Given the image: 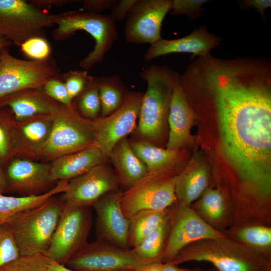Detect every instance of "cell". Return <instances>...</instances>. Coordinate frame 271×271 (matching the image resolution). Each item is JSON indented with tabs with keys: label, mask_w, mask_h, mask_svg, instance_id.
I'll use <instances>...</instances> for the list:
<instances>
[{
	"label": "cell",
	"mask_w": 271,
	"mask_h": 271,
	"mask_svg": "<svg viewBox=\"0 0 271 271\" xmlns=\"http://www.w3.org/2000/svg\"><path fill=\"white\" fill-rule=\"evenodd\" d=\"M203 97L217 122L226 160L254 194L271 191V77L237 68L206 78Z\"/></svg>",
	"instance_id": "6da1fadb"
},
{
	"label": "cell",
	"mask_w": 271,
	"mask_h": 271,
	"mask_svg": "<svg viewBox=\"0 0 271 271\" xmlns=\"http://www.w3.org/2000/svg\"><path fill=\"white\" fill-rule=\"evenodd\" d=\"M179 74L166 65H152L140 77L147 84L132 139L160 147L164 140L171 98Z\"/></svg>",
	"instance_id": "7a4b0ae2"
},
{
	"label": "cell",
	"mask_w": 271,
	"mask_h": 271,
	"mask_svg": "<svg viewBox=\"0 0 271 271\" xmlns=\"http://www.w3.org/2000/svg\"><path fill=\"white\" fill-rule=\"evenodd\" d=\"M190 261L209 262L218 271H265L271 266L269 255L226 236L192 243L170 262L178 265Z\"/></svg>",
	"instance_id": "3957f363"
},
{
	"label": "cell",
	"mask_w": 271,
	"mask_h": 271,
	"mask_svg": "<svg viewBox=\"0 0 271 271\" xmlns=\"http://www.w3.org/2000/svg\"><path fill=\"white\" fill-rule=\"evenodd\" d=\"M63 209L60 199L53 197L39 206L20 213L7 223L21 255H44Z\"/></svg>",
	"instance_id": "277c9868"
},
{
	"label": "cell",
	"mask_w": 271,
	"mask_h": 271,
	"mask_svg": "<svg viewBox=\"0 0 271 271\" xmlns=\"http://www.w3.org/2000/svg\"><path fill=\"white\" fill-rule=\"evenodd\" d=\"M53 33L55 40H65L77 31L87 32L94 40L93 50L79 63L87 70L101 63L117 40L118 32L116 22L108 15L83 11L64 12L57 21Z\"/></svg>",
	"instance_id": "5b68a950"
},
{
	"label": "cell",
	"mask_w": 271,
	"mask_h": 271,
	"mask_svg": "<svg viewBox=\"0 0 271 271\" xmlns=\"http://www.w3.org/2000/svg\"><path fill=\"white\" fill-rule=\"evenodd\" d=\"M93 121L82 118L67 107L54 115L48 139L36 146L42 157L57 159L86 149L94 144Z\"/></svg>",
	"instance_id": "8992f818"
},
{
	"label": "cell",
	"mask_w": 271,
	"mask_h": 271,
	"mask_svg": "<svg viewBox=\"0 0 271 271\" xmlns=\"http://www.w3.org/2000/svg\"><path fill=\"white\" fill-rule=\"evenodd\" d=\"M64 13L48 14L23 0H0V36L20 46L43 37L44 28L56 24Z\"/></svg>",
	"instance_id": "52a82bcc"
},
{
	"label": "cell",
	"mask_w": 271,
	"mask_h": 271,
	"mask_svg": "<svg viewBox=\"0 0 271 271\" xmlns=\"http://www.w3.org/2000/svg\"><path fill=\"white\" fill-rule=\"evenodd\" d=\"M177 174L174 170L148 172L123 191L120 204L125 216L129 219L142 210H164L173 205L176 201L174 183Z\"/></svg>",
	"instance_id": "ba28073f"
},
{
	"label": "cell",
	"mask_w": 271,
	"mask_h": 271,
	"mask_svg": "<svg viewBox=\"0 0 271 271\" xmlns=\"http://www.w3.org/2000/svg\"><path fill=\"white\" fill-rule=\"evenodd\" d=\"M92 225L90 207L64 208L44 255L51 261L65 265L87 243Z\"/></svg>",
	"instance_id": "9c48e42d"
},
{
	"label": "cell",
	"mask_w": 271,
	"mask_h": 271,
	"mask_svg": "<svg viewBox=\"0 0 271 271\" xmlns=\"http://www.w3.org/2000/svg\"><path fill=\"white\" fill-rule=\"evenodd\" d=\"M57 66L50 58L43 60H25L3 49L0 58V99L13 93L42 87L56 76Z\"/></svg>",
	"instance_id": "30bf717a"
},
{
	"label": "cell",
	"mask_w": 271,
	"mask_h": 271,
	"mask_svg": "<svg viewBox=\"0 0 271 271\" xmlns=\"http://www.w3.org/2000/svg\"><path fill=\"white\" fill-rule=\"evenodd\" d=\"M144 265L131 249L96 239L87 242L65 266L76 271H124L136 270Z\"/></svg>",
	"instance_id": "8fae6325"
},
{
	"label": "cell",
	"mask_w": 271,
	"mask_h": 271,
	"mask_svg": "<svg viewBox=\"0 0 271 271\" xmlns=\"http://www.w3.org/2000/svg\"><path fill=\"white\" fill-rule=\"evenodd\" d=\"M225 236L204 220L191 206L178 204L172 215L163 263L171 261L180 251L192 243Z\"/></svg>",
	"instance_id": "7c38bea8"
},
{
	"label": "cell",
	"mask_w": 271,
	"mask_h": 271,
	"mask_svg": "<svg viewBox=\"0 0 271 271\" xmlns=\"http://www.w3.org/2000/svg\"><path fill=\"white\" fill-rule=\"evenodd\" d=\"M143 94L139 91L129 92L118 109L93 120L94 144L107 159L117 143L136 129Z\"/></svg>",
	"instance_id": "4fadbf2b"
},
{
	"label": "cell",
	"mask_w": 271,
	"mask_h": 271,
	"mask_svg": "<svg viewBox=\"0 0 271 271\" xmlns=\"http://www.w3.org/2000/svg\"><path fill=\"white\" fill-rule=\"evenodd\" d=\"M119 189L114 171L105 161L70 180L59 199L64 208L90 207L104 194Z\"/></svg>",
	"instance_id": "5bb4252c"
},
{
	"label": "cell",
	"mask_w": 271,
	"mask_h": 271,
	"mask_svg": "<svg viewBox=\"0 0 271 271\" xmlns=\"http://www.w3.org/2000/svg\"><path fill=\"white\" fill-rule=\"evenodd\" d=\"M172 4L173 0H138L126 17V41L151 45L162 39V24Z\"/></svg>",
	"instance_id": "9a60e30c"
},
{
	"label": "cell",
	"mask_w": 271,
	"mask_h": 271,
	"mask_svg": "<svg viewBox=\"0 0 271 271\" xmlns=\"http://www.w3.org/2000/svg\"><path fill=\"white\" fill-rule=\"evenodd\" d=\"M121 189L107 193L100 198L93 207L96 214L97 239L123 249L129 246V219L120 206Z\"/></svg>",
	"instance_id": "2e32d148"
},
{
	"label": "cell",
	"mask_w": 271,
	"mask_h": 271,
	"mask_svg": "<svg viewBox=\"0 0 271 271\" xmlns=\"http://www.w3.org/2000/svg\"><path fill=\"white\" fill-rule=\"evenodd\" d=\"M50 168L49 164L15 160L9 166L5 174L6 190L18 193L22 196L45 193L43 191L54 182Z\"/></svg>",
	"instance_id": "e0dca14e"
},
{
	"label": "cell",
	"mask_w": 271,
	"mask_h": 271,
	"mask_svg": "<svg viewBox=\"0 0 271 271\" xmlns=\"http://www.w3.org/2000/svg\"><path fill=\"white\" fill-rule=\"evenodd\" d=\"M220 43L221 39L210 33L206 26L203 25L185 37L174 40L162 38L150 45L144 55V59L149 61L175 53H189L192 57L205 56Z\"/></svg>",
	"instance_id": "ac0fdd59"
},
{
	"label": "cell",
	"mask_w": 271,
	"mask_h": 271,
	"mask_svg": "<svg viewBox=\"0 0 271 271\" xmlns=\"http://www.w3.org/2000/svg\"><path fill=\"white\" fill-rule=\"evenodd\" d=\"M195 113L189 104L178 75L173 88L168 116L169 126L166 148L181 150L192 141L191 129Z\"/></svg>",
	"instance_id": "d6986e66"
},
{
	"label": "cell",
	"mask_w": 271,
	"mask_h": 271,
	"mask_svg": "<svg viewBox=\"0 0 271 271\" xmlns=\"http://www.w3.org/2000/svg\"><path fill=\"white\" fill-rule=\"evenodd\" d=\"M29 89L0 99V107L9 106L17 120H24L40 115H54L63 110L45 93Z\"/></svg>",
	"instance_id": "ffe728a7"
},
{
	"label": "cell",
	"mask_w": 271,
	"mask_h": 271,
	"mask_svg": "<svg viewBox=\"0 0 271 271\" xmlns=\"http://www.w3.org/2000/svg\"><path fill=\"white\" fill-rule=\"evenodd\" d=\"M108 159L93 144L81 151L61 156L51 164L50 172L55 181L71 180Z\"/></svg>",
	"instance_id": "44dd1931"
},
{
	"label": "cell",
	"mask_w": 271,
	"mask_h": 271,
	"mask_svg": "<svg viewBox=\"0 0 271 271\" xmlns=\"http://www.w3.org/2000/svg\"><path fill=\"white\" fill-rule=\"evenodd\" d=\"M108 159L120 187L124 190L132 187L148 173L147 167L133 152L126 137L117 143Z\"/></svg>",
	"instance_id": "7402d4cb"
},
{
	"label": "cell",
	"mask_w": 271,
	"mask_h": 271,
	"mask_svg": "<svg viewBox=\"0 0 271 271\" xmlns=\"http://www.w3.org/2000/svg\"><path fill=\"white\" fill-rule=\"evenodd\" d=\"M209 172L204 163L191 161L175 176V193L178 204L191 206L208 188Z\"/></svg>",
	"instance_id": "603a6c76"
},
{
	"label": "cell",
	"mask_w": 271,
	"mask_h": 271,
	"mask_svg": "<svg viewBox=\"0 0 271 271\" xmlns=\"http://www.w3.org/2000/svg\"><path fill=\"white\" fill-rule=\"evenodd\" d=\"M130 146L147 167L148 172L174 170L180 160V150L163 148L149 142L131 139Z\"/></svg>",
	"instance_id": "cb8c5ba5"
},
{
	"label": "cell",
	"mask_w": 271,
	"mask_h": 271,
	"mask_svg": "<svg viewBox=\"0 0 271 271\" xmlns=\"http://www.w3.org/2000/svg\"><path fill=\"white\" fill-rule=\"evenodd\" d=\"M68 184V181H59L51 189L38 195L13 197L0 194V225L7 223L22 212L43 204L56 194L64 192Z\"/></svg>",
	"instance_id": "d4e9b609"
},
{
	"label": "cell",
	"mask_w": 271,
	"mask_h": 271,
	"mask_svg": "<svg viewBox=\"0 0 271 271\" xmlns=\"http://www.w3.org/2000/svg\"><path fill=\"white\" fill-rule=\"evenodd\" d=\"M173 205L164 210H144L129 218V246L132 248L157 229L171 214Z\"/></svg>",
	"instance_id": "484cf974"
},
{
	"label": "cell",
	"mask_w": 271,
	"mask_h": 271,
	"mask_svg": "<svg viewBox=\"0 0 271 271\" xmlns=\"http://www.w3.org/2000/svg\"><path fill=\"white\" fill-rule=\"evenodd\" d=\"M174 207L168 217L137 246L131 248L144 264L163 262V258Z\"/></svg>",
	"instance_id": "4316f807"
},
{
	"label": "cell",
	"mask_w": 271,
	"mask_h": 271,
	"mask_svg": "<svg viewBox=\"0 0 271 271\" xmlns=\"http://www.w3.org/2000/svg\"><path fill=\"white\" fill-rule=\"evenodd\" d=\"M98 88L102 117L118 109L129 93L124 82L117 75L99 78Z\"/></svg>",
	"instance_id": "83f0119b"
},
{
	"label": "cell",
	"mask_w": 271,
	"mask_h": 271,
	"mask_svg": "<svg viewBox=\"0 0 271 271\" xmlns=\"http://www.w3.org/2000/svg\"><path fill=\"white\" fill-rule=\"evenodd\" d=\"M196 204L199 215L206 222L213 224L220 222L225 216V204L223 196L217 189L207 188Z\"/></svg>",
	"instance_id": "f1b7e54d"
},
{
	"label": "cell",
	"mask_w": 271,
	"mask_h": 271,
	"mask_svg": "<svg viewBox=\"0 0 271 271\" xmlns=\"http://www.w3.org/2000/svg\"><path fill=\"white\" fill-rule=\"evenodd\" d=\"M99 78L89 76L87 82L78 95L77 107L84 116L96 119L101 112V103L98 88Z\"/></svg>",
	"instance_id": "f546056e"
},
{
	"label": "cell",
	"mask_w": 271,
	"mask_h": 271,
	"mask_svg": "<svg viewBox=\"0 0 271 271\" xmlns=\"http://www.w3.org/2000/svg\"><path fill=\"white\" fill-rule=\"evenodd\" d=\"M236 237L242 243L269 255L264 248L271 245V229L262 225L248 226L239 229Z\"/></svg>",
	"instance_id": "4dcf8cb0"
},
{
	"label": "cell",
	"mask_w": 271,
	"mask_h": 271,
	"mask_svg": "<svg viewBox=\"0 0 271 271\" xmlns=\"http://www.w3.org/2000/svg\"><path fill=\"white\" fill-rule=\"evenodd\" d=\"M50 260L43 254L20 255L0 271H49Z\"/></svg>",
	"instance_id": "1f68e13d"
},
{
	"label": "cell",
	"mask_w": 271,
	"mask_h": 271,
	"mask_svg": "<svg viewBox=\"0 0 271 271\" xmlns=\"http://www.w3.org/2000/svg\"><path fill=\"white\" fill-rule=\"evenodd\" d=\"M21 255L14 234L7 223L0 225V268Z\"/></svg>",
	"instance_id": "d6a6232c"
},
{
	"label": "cell",
	"mask_w": 271,
	"mask_h": 271,
	"mask_svg": "<svg viewBox=\"0 0 271 271\" xmlns=\"http://www.w3.org/2000/svg\"><path fill=\"white\" fill-rule=\"evenodd\" d=\"M54 115H48L45 119L35 120L24 125L22 128L24 136L30 142L36 143V146L44 143L50 133Z\"/></svg>",
	"instance_id": "836d02e7"
},
{
	"label": "cell",
	"mask_w": 271,
	"mask_h": 271,
	"mask_svg": "<svg viewBox=\"0 0 271 271\" xmlns=\"http://www.w3.org/2000/svg\"><path fill=\"white\" fill-rule=\"evenodd\" d=\"M21 51L34 60H43L50 57L51 48L43 37H35L25 41L21 46Z\"/></svg>",
	"instance_id": "e575fe53"
},
{
	"label": "cell",
	"mask_w": 271,
	"mask_h": 271,
	"mask_svg": "<svg viewBox=\"0 0 271 271\" xmlns=\"http://www.w3.org/2000/svg\"><path fill=\"white\" fill-rule=\"evenodd\" d=\"M207 0H173L171 15H185L192 21L200 18L203 12L202 6Z\"/></svg>",
	"instance_id": "d590c367"
},
{
	"label": "cell",
	"mask_w": 271,
	"mask_h": 271,
	"mask_svg": "<svg viewBox=\"0 0 271 271\" xmlns=\"http://www.w3.org/2000/svg\"><path fill=\"white\" fill-rule=\"evenodd\" d=\"M85 70H71L64 75V82L71 99L78 96L83 90L89 77Z\"/></svg>",
	"instance_id": "8d00e7d4"
},
{
	"label": "cell",
	"mask_w": 271,
	"mask_h": 271,
	"mask_svg": "<svg viewBox=\"0 0 271 271\" xmlns=\"http://www.w3.org/2000/svg\"><path fill=\"white\" fill-rule=\"evenodd\" d=\"M43 87L44 93L47 96L65 106L73 108L72 99L69 96L64 83L57 78L56 76L47 81Z\"/></svg>",
	"instance_id": "74e56055"
},
{
	"label": "cell",
	"mask_w": 271,
	"mask_h": 271,
	"mask_svg": "<svg viewBox=\"0 0 271 271\" xmlns=\"http://www.w3.org/2000/svg\"><path fill=\"white\" fill-rule=\"evenodd\" d=\"M138 0H115L109 15L116 21H121L126 17Z\"/></svg>",
	"instance_id": "f35d334b"
},
{
	"label": "cell",
	"mask_w": 271,
	"mask_h": 271,
	"mask_svg": "<svg viewBox=\"0 0 271 271\" xmlns=\"http://www.w3.org/2000/svg\"><path fill=\"white\" fill-rule=\"evenodd\" d=\"M115 0H85L81 11L97 14L111 10Z\"/></svg>",
	"instance_id": "ab89813d"
},
{
	"label": "cell",
	"mask_w": 271,
	"mask_h": 271,
	"mask_svg": "<svg viewBox=\"0 0 271 271\" xmlns=\"http://www.w3.org/2000/svg\"><path fill=\"white\" fill-rule=\"evenodd\" d=\"M239 4L241 7L256 9L263 20L265 18V10L271 7L270 0H242L239 1Z\"/></svg>",
	"instance_id": "60d3db41"
},
{
	"label": "cell",
	"mask_w": 271,
	"mask_h": 271,
	"mask_svg": "<svg viewBox=\"0 0 271 271\" xmlns=\"http://www.w3.org/2000/svg\"><path fill=\"white\" fill-rule=\"evenodd\" d=\"M31 2V4L35 6L36 7H41L43 8L50 7L51 6H61L62 5L66 4L67 3H70L72 2H75L77 1H68V0H43V1H32Z\"/></svg>",
	"instance_id": "b9f144b4"
},
{
	"label": "cell",
	"mask_w": 271,
	"mask_h": 271,
	"mask_svg": "<svg viewBox=\"0 0 271 271\" xmlns=\"http://www.w3.org/2000/svg\"><path fill=\"white\" fill-rule=\"evenodd\" d=\"M9 150V141L4 129L0 125V158H4Z\"/></svg>",
	"instance_id": "7bdbcfd3"
},
{
	"label": "cell",
	"mask_w": 271,
	"mask_h": 271,
	"mask_svg": "<svg viewBox=\"0 0 271 271\" xmlns=\"http://www.w3.org/2000/svg\"><path fill=\"white\" fill-rule=\"evenodd\" d=\"M163 262H155L145 264L140 268L133 271H162Z\"/></svg>",
	"instance_id": "ee69618b"
},
{
	"label": "cell",
	"mask_w": 271,
	"mask_h": 271,
	"mask_svg": "<svg viewBox=\"0 0 271 271\" xmlns=\"http://www.w3.org/2000/svg\"><path fill=\"white\" fill-rule=\"evenodd\" d=\"M195 269H189L180 267L178 265L171 263L170 262L163 263L162 271H194Z\"/></svg>",
	"instance_id": "f6af8a7d"
},
{
	"label": "cell",
	"mask_w": 271,
	"mask_h": 271,
	"mask_svg": "<svg viewBox=\"0 0 271 271\" xmlns=\"http://www.w3.org/2000/svg\"><path fill=\"white\" fill-rule=\"evenodd\" d=\"M49 271H76L67 267L66 266L59 264L50 260Z\"/></svg>",
	"instance_id": "bcb514c9"
},
{
	"label": "cell",
	"mask_w": 271,
	"mask_h": 271,
	"mask_svg": "<svg viewBox=\"0 0 271 271\" xmlns=\"http://www.w3.org/2000/svg\"><path fill=\"white\" fill-rule=\"evenodd\" d=\"M5 190H6L5 174L2 171L0 167V194H3Z\"/></svg>",
	"instance_id": "7dc6e473"
},
{
	"label": "cell",
	"mask_w": 271,
	"mask_h": 271,
	"mask_svg": "<svg viewBox=\"0 0 271 271\" xmlns=\"http://www.w3.org/2000/svg\"><path fill=\"white\" fill-rule=\"evenodd\" d=\"M13 45V43L5 38L4 37L0 36V58L3 49L5 48H8Z\"/></svg>",
	"instance_id": "c3c4849f"
},
{
	"label": "cell",
	"mask_w": 271,
	"mask_h": 271,
	"mask_svg": "<svg viewBox=\"0 0 271 271\" xmlns=\"http://www.w3.org/2000/svg\"><path fill=\"white\" fill-rule=\"evenodd\" d=\"M265 271H271V266L268 267Z\"/></svg>",
	"instance_id": "681fc988"
},
{
	"label": "cell",
	"mask_w": 271,
	"mask_h": 271,
	"mask_svg": "<svg viewBox=\"0 0 271 271\" xmlns=\"http://www.w3.org/2000/svg\"><path fill=\"white\" fill-rule=\"evenodd\" d=\"M194 271H201V270L200 269H199V268H196V269H195Z\"/></svg>",
	"instance_id": "f907efd6"
},
{
	"label": "cell",
	"mask_w": 271,
	"mask_h": 271,
	"mask_svg": "<svg viewBox=\"0 0 271 271\" xmlns=\"http://www.w3.org/2000/svg\"><path fill=\"white\" fill-rule=\"evenodd\" d=\"M207 271H218V270H217L216 269H210Z\"/></svg>",
	"instance_id": "816d5d0a"
},
{
	"label": "cell",
	"mask_w": 271,
	"mask_h": 271,
	"mask_svg": "<svg viewBox=\"0 0 271 271\" xmlns=\"http://www.w3.org/2000/svg\"><path fill=\"white\" fill-rule=\"evenodd\" d=\"M124 271H133V270H124Z\"/></svg>",
	"instance_id": "f5cc1de1"
}]
</instances>
